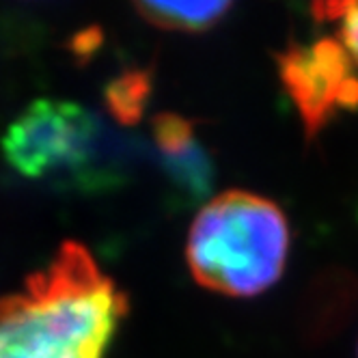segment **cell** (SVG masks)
<instances>
[{"label": "cell", "instance_id": "obj_6", "mask_svg": "<svg viewBox=\"0 0 358 358\" xmlns=\"http://www.w3.org/2000/svg\"><path fill=\"white\" fill-rule=\"evenodd\" d=\"M229 3H138V15L164 31L201 33L229 11Z\"/></svg>", "mask_w": 358, "mask_h": 358}, {"label": "cell", "instance_id": "obj_4", "mask_svg": "<svg viewBox=\"0 0 358 358\" xmlns=\"http://www.w3.org/2000/svg\"><path fill=\"white\" fill-rule=\"evenodd\" d=\"M278 67L309 136L335 113L358 106V76L335 37L292 45L278 57Z\"/></svg>", "mask_w": 358, "mask_h": 358}, {"label": "cell", "instance_id": "obj_2", "mask_svg": "<svg viewBox=\"0 0 358 358\" xmlns=\"http://www.w3.org/2000/svg\"><path fill=\"white\" fill-rule=\"evenodd\" d=\"M289 224L274 201L229 190L203 208L190 229L186 257L199 285L224 296H257L283 274Z\"/></svg>", "mask_w": 358, "mask_h": 358}, {"label": "cell", "instance_id": "obj_1", "mask_svg": "<svg viewBox=\"0 0 358 358\" xmlns=\"http://www.w3.org/2000/svg\"><path fill=\"white\" fill-rule=\"evenodd\" d=\"M125 296L78 242L0 298V358H104Z\"/></svg>", "mask_w": 358, "mask_h": 358}, {"label": "cell", "instance_id": "obj_3", "mask_svg": "<svg viewBox=\"0 0 358 358\" xmlns=\"http://www.w3.org/2000/svg\"><path fill=\"white\" fill-rule=\"evenodd\" d=\"M99 127L89 110L61 99H37L3 136L5 160L24 177H85L99 156Z\"/></svg>", "mask_w": 358, "mask_h": 358}, {"label": "cell", "instance_id": "obj_8", "mask_svg": "<svg viewBox=\"0 0 358 358\" xmlns=\"http://www.w3.org/2000/svg\"><path fill=\"white\" fill-rule=\"evenodd\" d=\"M147 93V83L141 73H130L123 76L121 80H117L108 89V101H110V110L123 119V121H132L138 117L143 99Z\"/></svg>", "mask_w": 358, "mask_h": 358}, {"label": "cell", "instance_id": "obj_7", "mask_svg": "<svg viewBox=\"0 0 358 358\" xmlns=\"http://www.w3.org/2000/svg\"><path fill=\"white\" fill-rule=\"evenodd\" d=\"M317 20L335 22L337 33L335 39L348 55L350 65L358 76V3H330V5H315Z\"/></svg>", "mask_w": 358, "mask_h": 358}, {"label": "cell", "instance_id": "obj_5", "mask_svg": "<svg viewBox=\"0 0 358 358\" xmlns=\"http://www.w3.org/2000/svg\"><path fill=\"white\" fill-rule=\"evenodd\" d=\"M160 162L177 196L196 203L208 196L214 182V169L208 149L194 132V123L179 115H160L153 121Z\"/></svg>", "mask_w": 358, "mask_h": 358}]
</instances>
